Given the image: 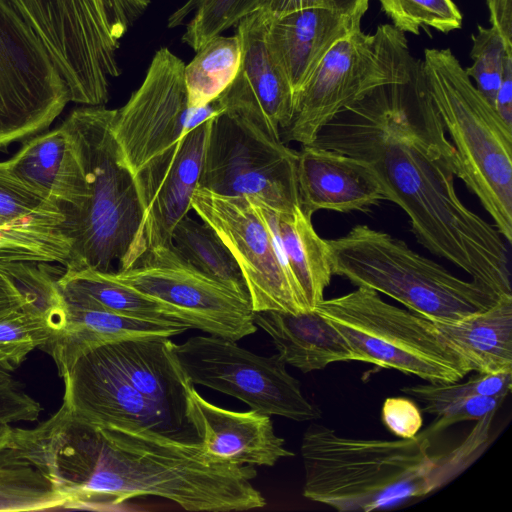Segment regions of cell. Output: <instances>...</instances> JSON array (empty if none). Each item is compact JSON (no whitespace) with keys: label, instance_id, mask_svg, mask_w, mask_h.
<instances>
[{"label":"cell","instance_id":"cell-1","mask_svg":"<svg viewBox=\"0 0 512 512\" xmlns=\"http://www.w3.org/2000/svg\"><path fill=\"white\" fill-rule=\"evenodd\" d=\"M314 146L368 164L417 241L498 296L512 295L501 234L459 198L455 150L419 75L382 85L340 111Z\"/></svg>","mask_w":512,"mask_h":512},{"label":"cell","instance_id":"cell-2","mask_svg":"<svg viewBox=\"0 0 512 512\" xmlns=\"http://www.w3.org/2000/svg\"><path fill=\"white\" fill-rule=\"evenodd\" d=\"M493 415L478 421L465 442L434 454L432 427L413 438L358 439L321 424L304 432L305 498L340 512L372 511L424 497L464 471L481 453Z\"/></svg>","mask_w":512,"mask_h":512},{"label":"cell","instance_id":"cell-3","mask_svg":"<svg viewBox=\"0 0 512 512\" xmlns=\"http://www.w3.org/2000/svg\"><path fill=\"white\" fill-rule=\"evenodd\" d=\"M116 109L80 106L62 122L77 149L89 195L65 216L71 243L64 269L112 272L132 267L144 254L143 205L134 173L115 137Z\"/></svg>","mask_w":512,"mask_h":512},{"label":"cell","instance_id":"cell-4","mask_svg":"<svg viewBox=\"0 0 512 512\" xmlns=\"http://www.w3.org/2000/svg\"><path fill=\"white\" fill-rule=\"evenodd\" d=\"M422 84L455 150L456 177L512 242V127L472 84L449 48L425 49Z\"/></svg>","mask_w":512,"mask_h":512},{"label":"cell","instance_id":"cell-5","mask_svg":"<svg viewBox=\"0 0 512 512\" xmlns=\"http://www.w3.org/2000/svg\"><path fill=\"white\" fill-rule=\"evenodd\" d=\"M326 242L333 275L382 293L433 322L461 320L500 298L481 283L461 279L418 254L403 240L367 225H356Z\"/></svg>","mask_w":512,"mask_h":512},{"label":"cell","instance_id":"cell-6","mask_svg":"<svg viewBox=\"0 0 512 512\" xmlns=\"http://www.w3.org/2000/svg\"><path fill=\"white\" fill-rule=\"evenodd\" d=\"M38 36L69 90L70 102L102 106L121 74L118 51L151 0H8Z\"/></svg>","mask_w":512,"mask_h":512},{"label":"cell","instance_id":"cell-7","mask_svg":"<svg viewBox=\"0 0 512 512\" xmlns=\"http://www.w3.org/2000/svg\"><path fill=\"white\" fill-rule=\"evenodd\" d=\"M345 337L360 362L414 375L430 383L463 379L471 367L433 321L357 287L315 308Z\"/></svg>","mask_w":512,"mask_h":512},{"label":"cell","instance_id":"cell-8","mask_svg":"<svg viewBox=\"0 0 512 512\" xmlns=\"http://www.w3.org/2000/svg\"><path fill=\"white\" fill-rule=\"evenodd\" d=\"M405 33L390 24L373 34L361 27L337 41L294 96L286 140L311 144L340 111L372 90L405 83L417 73Z\"/></svg>","mask_w":512,"mask_h":512},{"label":"cell","instance_id":"cell-9","mask_svg":"<svg viewBox=\"0 0 512 512\" xmlns=\"http://www.w3.org/2000/svg\"><path fill=\"white\" fill-rule=\"evenodd\" d=\"M297 158L298 151L282 140L223 111L210 120L198 186L290 212L300 206Z\"/></svg>","mask_w":512,"mask_h":512},{"label":"cell","instance_id":"cell-10","mask_svg":"<svg viewBox=\"0 0 512 512\" xmlns=\"http://www.w3.org/2000/svg\"><path fill=\"white\" fill-rule=\"evenodd\" d=\"M109 274L189 329L233 341L257 330L250 300L197 270L172 245L149 249L132 267Z\"/></svg>","mask_w":512,"mask_h":512},{"label":"cell","instance_id":"cell-11","mask_svg":"<svg viewBox=\"0 0 512 512\" xmlns=\"http://www.w3.org/2000/svg\"><path fill=\"white\" fill-rule=\"evenodd\" d=\"M175 357L188 380L233 396L252 410L311 421L321 410L302 393L300 382L286 369L280 355L260 356L219 336H194L173 342Z\"/></svg>","mask_w":512,"mask_h":512},{"label":"cell","instance_id":"cell-12","mask_svg":"<svg viewBox=\"0 0 512 512\" xmlns=\"http://www.w3.org/2000/svg\"><path fill=\"white\" fill-rule=\"evenodd\" d=\"M70 102L44 45L8 0H0V151L50 128Z\"/></svg>","mask_w":512,"mask_h":512},{"label":"cell","instance_id":"cell-13","mask_svg":"<svg viewBox=\"0 0 512 512\" xmlns=\"http://www.w3.org/2000/svg\"><path fill=\"white\" fill-rule=\"evenodd\" d=\"M191 205L233 254L254 312L296 314L310 310L287 268L269 222L251 199L224 196L198 186Z\"/></svg>","mask_w":512,"mask_h":512},{"label":"cell","instance_id":"cell-14","mask_svg":"<svg viewBox=\"0 0 512 512\" xmlns=\"http://www.w3.org/2000/svg\"><path fill=\"white\" fill-rule=\"evenodd\" d=\"M184 67L182 59L161 47L139 88L116 109L114 134L134 174L187 132L223 112L217 100L201 107L188 104Z\"/></svg>","mask_w":512,"mask_h":512},{"label":"cell","instance_id":"cell-15","mask_svg":"<svg viewBox=\"0 0 512 512\" xmlns=\"http://www.w3.org/2000/svg\"><path fill=\"white\" fill-rule=\"evenodd\" d=\"M61 378L65 389L62 404L78 420L187 438L128 382L100 347L79 356Z\"/></svg>","mask_w":512,"mask_h":512},{"label":"cell","instance_id":"cell-16","mask_svg":"<svg viewBox=\"0 0 512 512\" xmlns=\"http://www.w3.org/2000/svg\"><path fill=\"white\" fill-rule=\"evenodd\" d=\"M268 22V14L259 9L235 25L241 44L240 68L216 100L223 111L241 116L281 140V131L293 116L294 94L269 51Z\"/></svg>","mask_w":512,"mask_h":512},{"label":"cell","instance_id":"cell-17","mask_svg":"<svg viewBox=\"0 0 512 512\" xmlns=\"http://www.w3.org/2000/svg\"><path fill=\"white\" fill-rule=\"evenodd\" d=\"M210 120L187 132L174 146L134 174L144 210L145 252L170 247L175 226L192 210L191 200L198 187Z\"/></svg>","mask_w":512,"mask_h":512},{"label":"cell","instance_id":"cell-18","mask_svg":"<svg viewBox=\"0 0 512 512\" xmlns=\"http://www.w3.org/2000/svg\"><path fill=\"white\" fill-rule=\"evenodd\" d=\"M65 214L46 193L19 178L0 161V261L65 266L71 243Z\"/></svg>","mask_w":512,"mask_h":512},{"label":"cell","instance_id":"cell-19","mask_svg":"<svg viewBox=\"0 0 512 512\" xmlns=\"http://www.w3.org/2000/svg\"><path fill=\"white\" fill-rule=\"evenodd\" d=\"M185 417L197 434L205 459L211 463L274 466L280 459L294 456L285 440L275 433L269 415L214 405L191 382L186 387Z\"/></svg>","mask_w":512,"mask_h":512},{"label":"cell","instance_id":"cell-20","mask_svg":"<svg viewBox=\"0 0 512 512\" xmlns=\"http://www.w3.org/2000/svg\"><path fill=\"white\" fill-rule=\"evenodd\" d=\"M296 175L300 208L311 217L318 210L365 212L386 200L368 164L312 144L298 151Z\"/></svg>","mask_w":512,"mask_h":512},{"label":"cell","instance_id":"cell-21","mask_svg":"<svg viewBox=\"0 0 512 512\" xmlns=\"http://www.w3.org/2000/svg\"><path fill=\"white\" fill-rule=\"evenodd\" d=\"M168 337H140L99 346L128 382L182 432L190 383Z\"/></svg>","mask_w":512,"mask_h":512},{"label":"cell","instance_id":"cell-22","mask_svg":"<svg viewBox=\"0 0 512 512\" xmlns=\"http://www.w3.org/2000/svg\"><path fill=\"white\" fill-rule=\"evenodd\" d=\"M359 27L361 23L325 8L269 16L267 45L294 96L330 48Z\"/></svg>","mask_w":512,"mask_h":512},{"label":"cell","instance_id":"cell-23","mask_svg":"<svg viewBox=\"0 0 512 512\" xmlns=\"http://www.w3.org/2000/svg\"><path fill=\"white\" fill-rule=\"evenodd\" d=\"M6 161L19 178L50 196L65 216L79 210L88 198L77 149L62 124L23 141Z\"/></svg>","mask_w":512,"mask_h":512},{"label":"cell","instance_id":"cell-24","mask_svg":"<svg viewBox=\"0 0 512 512\" xmlns=\"http://www.w3.org/2000/svg\"><path fill=\"white\" fill-rule=\"evenodd\" d=\"M64 305L62 328L41 348L53 359L60 377L79 356L96 347L131 338H170L189 329L181 323L146 321L65 301Z\"/></svg>","mask_w":512,"mask_h":512},{"label":"cell","instance_id":"cell-25","mask_svg":"<svg viewBox=\"0 0 512 512\" xmlns=\"http://www.w3.org/2000/svg\"><path fill=\"white\" fill-rule=\"evenodd\" d=\"M254 323L271 337L282 360L303 373L334 362L360 361L345 337L315 309L254 312Z\"/></svg>","mask_w":512,"mask_h":512},{"label":"cell","instance_id":"cell-26","mask_svg":"<svg viewBox=\"0 0 512 512\" xmlns=\"http://www.w3.org/2000/svg\"><path fill=\"white\" fill-rule=\"evenodd\" d=\"M252 201L269 222L287 268L313 310L324 300V291L333 275L326 240L317 234L312 217L300 206L290 212H278Z\"/></svg>","mask_w":512,"mask_h":512},{"label":"cell","instance_id":"cell-27","mask_svg":"<svg viewBox=\"0 0 512 512\" xmlns=\"http://www.w3.org/2000/svg\"><path fill=\"white\" fill-rule=\"evenodd\" d=\"M434 324L472 371H512V295L461 320Z\"/></svg>","mask_w":512,"mask_h":512},{"label":"cell","instance_id":"cell-28","mask_svg":"<svg viewBox=\"0 0 512 512\" xmlns=\"http://www.w3.org/2000/svg\"><path fill=\"white\" fill-rule=\"evenodd\" d=\"M57 286L65 302L146 321L181 323L153 300L116 281L109 272L90 268L64 269L57 278Z\"/></svg>","mask_w":512,"mask_h":512},{"label":"cell","instance_id":"cell-29","mask_svg":"<svg viewBox=\"0 0 512 512\" xmlns=\"http://www.w3.org/2000/svg\"><path fill=\"white\" fill-rule=\"evenodd\" d=\"M172 247L197 270L250 300L233 254L207 222L185 216L173 230Z\"/></svg>","mask_w":512,"mask_h":512},{"label":"cell","instance_id":"cell-30","mask_svg":"<svg viewBox=\"0 0 512 512\" xmlns=\"http://www.w3.org/2000/svg\"><path fill=\"white\" fill-rule=\"evenodd\" d=\"M184 67L188 104L201 107L215 101L233 82L241 63L238 36L216 35L203 44Z\"/></svg>","mask_w":512,"mask_h":512},{"label":"cell","instance_id":"cell-31","mask_svg":"<svg viewBox=\"0 0 512 512\" xmlns=\"http://www.w3.org/2000/svg\"><path fill=\"white\" fill-rule=\"evenodd\" d=\"M265 0H187L168 18V27L182 25L187 17L182 42L197 51L216 35L235 26L243 17L259 10Z\"/></svg>","mask_w":512,"mask_h":512},{"label":"cell","instance_id":"cell-32","mask_svg":"<svg viewBox=\"0 0 512 512\" xmlns=\"http://www.w3.org/2000/svg\"><path fill=\"white\" fill-rule=\"evenodd\" d=\"M67 499L33 466L0 454V512L66 509Z\"/></svg>","mask_w":512,"mask_h":512},{"label":"cell","instance_id":"cell-33","mask_svg":"<svg viewBox=\"0 0 512 512\" xmlns=\"http://www.w3.org/2000/svg\"><path fill=\"white\" fill-rule=\"evenodd\" d=\"M57 331L50 319L30 307L0 319V366L15 371L34 349H41Z\"/></svg>","mask_w":512,"mask_h":512},{"label":"cell","instance_id":"cell-34","mask_svg":"<svg viewBox=\"0 0 512 512\" xmlns=\"http://www.w3.org/2000/svg\"><path fill=\"white\" fill-rule=\"evenodd\" d=\"M512 388V371L478 373L459 383H430L405 386L401 391L424 405L423 411L439 416L451 404L473 395L505 397Z\"/></svg>","mask_w":512,"mask_h":512},{"label":"cell","instance_id":"cell-35","mask_svg":"<svg viewBox=\"0 0 512 512\" xmlns=\"http://www.w3.org/2000/svg\"><path fill=\"white\" fill-rule=\"evenodd\" d=\"M0 266L29 300L28 307L46 315L59 331L65 322V305L58 277L50 272L48 263L0 261Z\"/></svg>","mask_w":512,"mask_h":512},{"label":"cell","instance_id":"cell-36","mask_svg":"<svg viewBox=\"0 0 512 512\" xmlns=\"http://www.w3.org/2000/svg\"><path fill=\"white\" fill-rule=\"evenodd\" d=\"M382 11L402 32L419 34L420 28L442 33L462 26V14L452 0H378Z\"/></svg>","mask_w":512,"mask_h":512},{"label":"cell","instance_id":"cell-37","mask_svg":"<svg viewBox=\"0 0 512 512\" xmlns=\"http://www.w3.org/2000/svg\"><path fill=\"white\" fill-rule=\"evenodd\" d=\"M470 57L473 64L465 69L476 89L494 107L496 93L503 76L506 58L512 55L502 36L493 27L477 26L472 34Z\"/></svg>","mask_w":512,"mask_h":512},{"label":"cell","instance_id":"cell-38","mask_svg":"<svg viewBox=\"0 0 512 512\" xmlns=\"http://www.w3.org/2000/svg\"><path fill=\"white\" fill-rule=\"evenodd\" d=\"M42 408L11 376L0 378V423L33 422Z\"/></svg>","mask_w":512,"mask_h":512},{"label":"cell","instance_id":"cell-39","mask_svg":"<svg viewBox=\"0 0 512 512\" xmlns=\"http://www.w3.org/2000/svg\"><path fill=\"white\" fill-rule=\"evenodd\" d=\"M370 0H265L260 9L270 17H278L306 8H325L361 23Z\"/></svg>","mask_w":512,"mask_h":512},{"label":"cell","instance_id":"cell-40","mask_svg":"<svg viewBox=\"0 0 512 512\" xmlns=\"http://www.w3.org/2000/svg\"><path fill=\"white\" fill-rule=\"evenodd\" d=\"M381 419L389 431L402 439L415 437L423 425L421 410L415 402L405 397L386 398Z\"/></svg>","mask_w":512,"mask_h":512},{"label":"cell","instance_id":"cell-41","mask_svg":"<svg viewBox=\"0 0 512 512\" xmlns=\"http://www.w3.org/2000/svg\"><path fill=\"white\" fill-rule=\"evenodd\" d=\"M505 397L473 395L455 402L445 408L437 416L432 428L441 431L442 429L462 421H479L488 415L495 414Z\"/></svg>","mask_w":512,"mask_h":512},{"label":"cell","instance_id":"cell-42","mask_svg":"<svg viewBox=\"0 0 512 512\" xmlns=\"http://www.w3.org/2000/svg\"><path fill=\"white\" fill-rule=\"evenodd\" d=\"M491 27L499 32L506 45L512 48V0H486Z\"/></svg>","mask_w":512,"mask_h":512},{"label":"cell","instance_id":"cell-43","mask_svg":"<svg viewBox=\"0 0 512 512\" xmlns=\"http://www.w3.org/2000/svg\"><path fill=\"white\" fill-rule=\"evenodd\" d=\"M494 108L504 123L512 127V55L506 58Z\"/></svg>","mask_w":512,"mask_h":512},{"label":"cell","instance_id":"cell-44","mask_svg":"<svg viewBox=\"0 0 512 512\" xmlns=\"http://www.w3.org/2000/svg\"><path fill=\"white\" fill-rule=\"evenodd\" d=\"M12 432V427L10 424H2L0 423V451L3 450L10 439Z\"/></svg>","mask_w":512,"mask_h":512},{"label":"cell","instance_id":"cell-45","mask_svg":"<svg viewBox=\"0 0 512 512\" xmlns=\"http://www.w3.org/2000/svg\"><path fill=\"white\" fill-rule=\"evenodd\" d=\"M11 373L6 371L5 369H3L1 366H0V378L1 377H6V376H11L10 375Z\"/></svg>","mask_w":512,"mask_h":512}]
</instances>
